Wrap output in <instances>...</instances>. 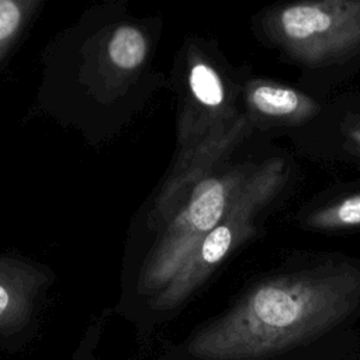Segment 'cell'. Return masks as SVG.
<instances>
[{
	"label": "cell",
	"instance_id": "7",
	"mask_svg": "<svg viewBox=\"0 0 360 360\" xmlns=\"http://www.w3.org/2000/svg\"><path fill=\"white\" fill-rule=\"evenodd\" d=\"M252 127L253 121L249 115L240 114L228 131L208 139L187 155L176 158L174 167L149 212L148 225L152 229L166 225L172 215L188 198L191 190L201 180L212 174L215 165L250 134Z\"/></svg>",
	"mask_w": 360,
	"mask_h": 360
},
{
	"label": "cell",
	"instance_id": "1",
	"mask_svg": "<svg viewBox=\"0 0 360 360\" xmlns=\"http://www.w3.org/2000/svg\"><path fill=\"white\" fill-rule=\"evenodd\" d=\"M360 304V269L347 263L263 280L228 311L166 342L159 360H263L302 345Z\"/></svg>",
	"mask_w": 360,
	"mask_h": 360
},
{
	"label": "cell",
	"instance_id": "9",
	"mask_svg": "<svg viewBox=\"0 0 360 360\" xmlns=\"http://www.w3.org/2000/svg\"><path fill=\"white\" fill-rule=\"evenodd\" d=\"M149 41L145 32L132 24H121L108 35L104 46V63L112 75H129L146 60Z\"/></svg>",
	"mask_w": 360,
	"mask_h": 360
},
{
	"label": "cell",
	"instance_id": "10",
	"mask_svg": "<svg viewBox=\"0 0 360 360\" xmlns=\"http://www.w3.org/2000/svg\"><path fill=\"white\" fill-rule=\"evenodd\" d=\"M307 225L314 229H346L360 226V193L346 195L314 211Z\"/></svg>",
	"mask_w": 360,
	"mask_h": 360
},
{
	"label": "cell",
	"instance_id": "6",
	"mask_svg": "<svg viewBox=\"0 0 360 360\" xmlns=\"http://www.w3.org/2000/svg\"><path fill=\"white\" fill-rule=\"evenodd\" d=\"M51 284L46 267L0 255V352L18 354L32 343Z\"/></svg>",
	"mask_w": 360,
	"mask_h": 360
},
{
	"label": "cell",
	"instance_id": "13",
	"mask_svg": "<svg viewBox=\"0 0 360 360\" xmlns=\"http://www.w3.org/2000/svg\"><path fill=\"white\" fill-rule=\"evenodd\" d=\"M347 136L349 139L360 148V127H356V128H352L349 132H347Z\"/></svg>",
	"mask_w": 360,
	"mask_h": 360
},
{
	"label": "cell",
	"instance_id": "2",
	"mask_svg": "<svg viewBox=\"0 0 360 360\" xmlns=\"http://www.w3.org/2000/svg\"><path fill=\"white\" fill-rule=\"evenodd\" d=\"M285 177V165L280 158L255 166L219 224L186 257L170 283L134 318L141 340H146L158 325L172 319L219 263L253 233L256 218L280 193Z\"/></svg>",
	"mask_w": 360,
	"mask_h": 360
},
{
	"label": "cell",
	"instance_id": "11",
	"mask_svg": "<svg viewBox=\"0 0 360 360\" xmlns=\"http://www.w3.org/2000/svg\"><path fill=\"white\" fill-rule=\"evenodd\" d=\"M38 6L35 0H0V63Z\"/></svg>",
	"mask_w": 360,
	"mask_h": 360
},
{
	"label": "cell",
	"instance_id": "4",
	"mask_svg": "<svg viewBox=\"0 0 360 360\" xmlns=\"http://www.w3.org/2000/svg\"><path fill=\"white\" fill-rule=\"evenodd\" d=\"M264 28L294 60L328 66L360 51V0L301 1L271 10Z\"/></svg>",
	"mask_w": 360,
	"mask_h": 360
},
{
	"label": "cell",
	"instance_id": "12",
	"mask_svg": "<svg viewBox=\"0 0 360 360\" xmlns=\"http://www.w3.org/2000/svg\"><path fill=\"white\" fill-rule=\"evenodd\" d=\"M110 311L101 312L96 316L87 328L83 330L75 350L72 352L69 360H101L98 356V347L101 338L104 335L107 322H108ZM127 360H139L138 357H129Z\"/></svg>",
	"mask_w": 360,
	"mask_h": 360
},
{
	"label": "cell",
	"instance_id": "8",
	"mask_svg": "<svg viewBox=\"0 0 360 360\" xmlns=\"http://www.w3.org/2000/svg\"><path fill=\"white\" fill-rule=\"evenodd\" d=\"M248 115L255 122L295 125L308 121L318 111V103L308 94L271 80L255 79L245 87Z\"/></svg>",
	"mask_w": 360,
	"mask_h": 360
},
{
	"label": "cell",
	"instance_id": "5",
	"mask_svg": "<svg viewBox=\"0 0 360 360\" xmlns=\"http://www.w3.org/2000/svg\"><path fill=\"white\" fill-rule=\"evenodd\" d=\"M240 117L219 70L200 51L187 59L186 93L177 122V156L228 131Z\"/></svg>",
	"mask_w": 360,
	"mask_h": 360
},
{
	"label": "cell",
	"instance_id": "3",
	"mask_svg": "<svg viewBox=\"0 0 360 360\" xmlns=\"http://www.w3.org/2000/svg\"><path fill=\"white\" fill-rule=\"evenodd\" d=\"M253 169V165H239L210 174L191 190L184 204L165 225L162 236L139 269L134 288L136 304L128 315L132 321L143 305L170 283L186 257L219 224Z\"/></svg>",
	"mask_w": 360,
	"mask_h": 360
}]
</instances>
